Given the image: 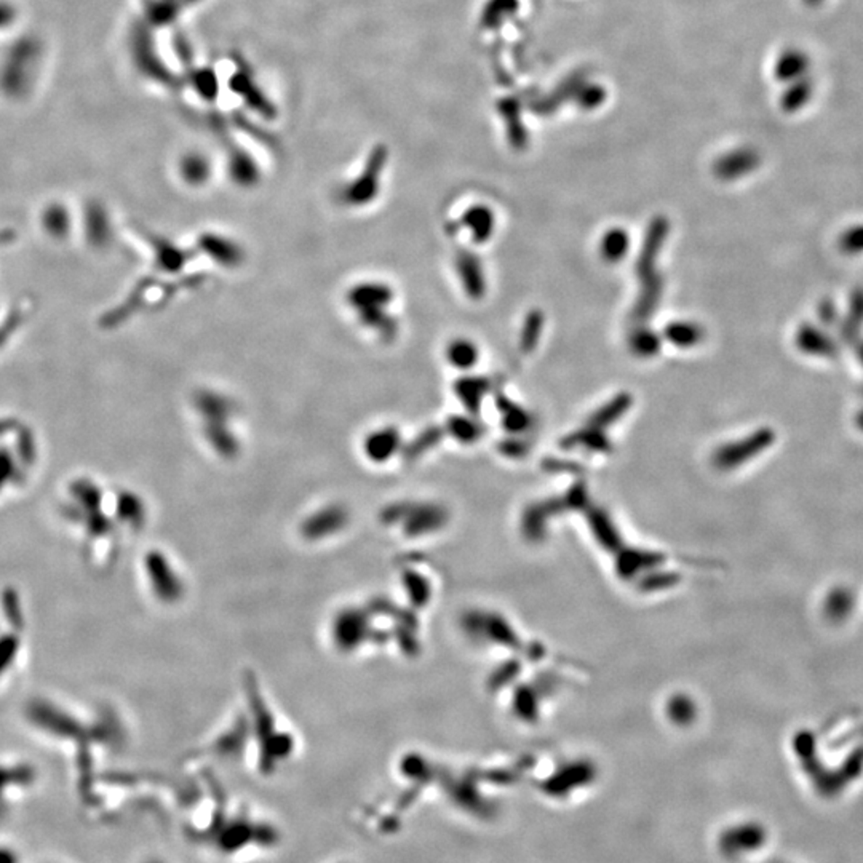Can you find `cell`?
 I'll list each match as a JSON object with an SVG mask.
<instances>
[{"label": "cell", "instance_id": "cell-1", "mask_svg": "<svg viewBox=\"0 0 863 863\" xmlns=\"http://www.w3.org/2000/svg\"><path fill=\"white\" fill-rule=\"evenodd\" d=\"M395 290L381 280H363L346 293V303L365 330L376 334L383 342L392 341L400 333V320L391 313Z\"/></svg>", "mask_w": 863, "mask_h": 863}, {"label": "cell", "instance_id": "cell-2", "mask_svg": "<svg viewBox=\"0 0 863 863\" xmlns=\"http://www.w3.org/2000/svg\"><path fill=\"white\" fill-rule=\"evenodd\" d=\"M194 408L211 450L225 459L237 456L240 440L233 422L239 408L233 397L216 389H200L194 395Z\"/></svg>", "mask_w": 863, "mask_h": 863}, {"label": "cell", "instance_id": "cell-3", "mask_svg": "<svg viewBox=\"0 0 863 863\" xmlns=\"http://www.w3.org/2000/svg\"><path fill=\"white\" fill-rule=\"evenodd\" d=\"M384 170V154L371 155L370 162L354 181L341 188L338 198L346 208H366L370 207L381 192V174Z\"/></svg>", "mask_w": 863, "mask_h": 863}, {"label": "cell", "instance_id": "cell-4", "mask_svg": "<svg viewBox=\"0 0 863 863\" xmlns=\"http://www.w3.org/2000/svg\"><path fill=\"white\" fill-rule=\"evenodd\" d=\"M197 250L225 269L240 268L247 260V251L240 242L213 231H205L197 237Z\"/></svg>", "mask_w": 863, "mask_h": 863}, {"label": "cell", "instance_id": "cell-5", "mask_svg": "<svg viewBox=\"0 0 863 863\" xmlns=\"http://www.w3.org/2000/svg\"><path fill=\"white\" fill-rule=\"evenodd\" d=\"M403 438L399 427L383 426L371 430L363 440V453L373 464H385L403 450Z\"/></svg>", "mask_w": 863, "mask_h": 863}, {"label": "cell", "instance_id": "cell-6", "mask_svg": "<svg viewBox=\"0 0 863 863\" xmlns=\"http://www.w3.org/2000/svg\"><path fill=\"white\" fill-rule=\"evenodd\" d=\"M454 268L459 277V282L462 285L467 298L471 301H480L487 295V277L483 270V264L480 261L479 256L471 250H459L454 258Z\"/></svg>", "mask_w": 863, "mask_h": 863}, {"label": "cell", "instance_id": "cell-7", "mask_svg": "<svg viewBox=\"0 0 863 863\" xmlns=\"http://www.w3.org/2000/svg\"><path fill=\"white\" fill-rule=\"evenodd\" d=\"M668 231H670V223L665 216H656V218L651 219V223L647 225V231H646L638 260L635 264V270H637V276L639 278H645V277L651 276L653 272H656V262L659 258L660 250L667 240Z\"/></svg>", "mask_w": 863, "mask_h": 863}, {"label": "cell", "instance_id": "cell-8", "mask_svg": "<svg viewBox=\"0 0 863 863\" xmlns=\"http://www.w3.org/2000/svg\"><path fill=\"white\" fill-rule=\"evenodd\" d=\"M772 438H774V436H772L771 430L762 428V430L754 432V434L740 440V442L726 445L715 454V464L721 469H729V467L742 464L748 457L754 456L760 451L764 450L766 446H770Z\"/></svg>", "mask_w": 863, "mask_h": 863}, {"label": "cell", "instance_id": "cell-9", "mask_svg": "<svg viewBox=\"0 0 863 863\" xmlns=\"http://www.w3.org/2000/svg\"><path fill=\"white\" fill-rule=\"evenodd\" d=\"M665 288V280L656 270L651 276L641 278V288H639L638 298L631 309L630 319L635 323H645L646 320L653 317Z\"/></svg>", "mask_w": 863, "mask_h": 863}, {"label": "cell", "instance_id": "cell-10", "mask_svg": "<svg viewBox=\"0 0 863 863\" xmlns=\"http://www.w3.org/2000/svg\"><path fill=\"white\" fill-rule=\"evenodd\" d=\"M366 630L368 624L363 612L356 610L344 611L334 621V641L338 646H341L342 649H354L365 641Z\"/></svg>", "mask_w": 863, "mask_h": 863}, {"label": "cell", "instance_id": "cell-11", "mask_svg": "<svg viewBox=\"0 0 863 863\" xmlns=\"http://www.w3.org/2000/svg\"><path fill=\"white\" fill-rule=\"evenodd\" d=\"M459 225L471 233V239L477 245H483L493 237L496 216L487 205H471L462 213Z\"/></svg>", "mask_w": 863, "mask_h": 863}, {"label": "cell", "instance_id": "cell-12", "mask_svg": "<svg viewBox=\"0 0 863 863\" xmlns=\"http://www.w3.org/2000/svg\"><path fill=\"white\" fill-rule=\"evenodd\" d=\"M348 514L339 506L321 508L317 514L309 516L303 524V534L309 539H321L344 528Z\"/></svg>", "mask_w": 863, "mask_h": 863}, {"label": "cell", "instance_id": "cell-13", "mask_svg": "<svg viewBox=\"0 0 863 863\" xmlns=\"http://www.w3.org/2000/svg\"><path fill=\"white\" fill-rule=\"evenodd\" d=\"M493 383L491 379L483 376H462L454 381L453 391L456 393L457 400L464 405L469 413L477 416L481 409L483 399L491 391Z\"/></svg>", "mask_w": 863, "mask_h": 863}, {"label": "cell", "instance_id": "cell-14", "mask_svg": "<svg viewBox=\"0 0 863 863\" xmlns=\"http://www.w3.org/2000/svg\"><path fill=\"white\" fill-rule=\"evenodd\" d=\"M631 403H633V399H631L630 393H619L614 399L606 401L602 408H598L595 413L590 416L587 426L600 428V430L610 427L630 409Z\"/></svg>", "mask_w": 863, "mask_h": 863}, {"label": "cell", "instance_id": "cell-15", "mask_svg": "<svg viewBox=\"0 0 863 863\" xmlns=\"http://www.w3.org/2000/svg\"><path fill=\"white\" fill-rule=\"evenodd\" d=\"M446 436H453L454 440L461 443H475L481 438L485 427L481 422L475 419V416H464V414H454L446 419V424L443 426Z\"/></svg>", "mask_w": 863, "mask_h": 863}, {"label": "cell", "instance_id": "cell-16", "mask_svg": "<svg viewBox=\"0 0 863 863\" xmlns=\"http://www.w3.org/2000/svg\"><path fill=\"white\" fill-rule=\"evenodd\" d=\"M664 336L675 348H691L704 341L705 331L694 321H672L664 330Z\"/></svg>", "mask_w": 863, "mask_h": 863}, {"label": "cell", "instance_id": "cell-17", "mask_svg": "<svg viewBox=\"0 0 863 863\" xmlns=\"http://www.w3.org/2000/svg\"><path fill=\"white\" fill-rule=\"evenodd\" d=\"M445 357L456 370L469 371L479 363V348L467 338H456L446 346Z\"/></svg>", "mask_w": 863, "mask_h": 863}, {"label": "cell", "instance_id": "cell-18", "mask_svg": "<svg viewBox=\"0 0 863 863\" xmlns=\"http://www.w3.org/2000/svg\"><path fill=\"white\" fill-rule=\"evenodd\" d=\"M445 436H446V432H445L443 426H428L414 436L411 442L403 445V450H401L403 457L407 459L408 462L416 461L432 448H436V445L442 442Z\"/></svg>", "mask_w": 863, "mask_h": 863}, {"label": "cell", "instance_id": "cell-19", "mask_svg": "<svg viewBox=\"0 0 863 863\" xmlns=\"http://www.w3.org/2000/svg\"><path fill=\"white\" fill-rule=\"evenodd\" d=\"M496 408L501 413L504 427L508 432H523L531 426V416L528 411H524L522 407H518L512 400L506 397L504 393H498L496 397Z\"/></svg>", "mask_w": 863, "mask_h": 863}, {"label": "cell", "instance_id": "cell-20", "mask_svg": "<svg viewBox=\"0 0 863 863\" xmlns=\"http://www.w3.org/2000/svg\"><path fill=\"white\" fill-rule=\"evenodd\" d=\"M629 248H630L629 233L621 227H614L603 235L600 251L604 261L614 264L624 260L625 254L629 253Z\"/></svg>", "mask_w": 863, "mask_h": 863}, {"label": "cell", "instance_id": "cell-21", "mask_svg": "<svg viewBox=\"0 0 863 863\" xmlns=\"http://www.w3.org/2000/svg\"><path fill=\"white\" fill-rule=\"evenodd\" d=\"M561 445H563L565 448H576V446L582 445V446H586L587 450L608 451L610 450L611 442L608 440V436L603 434V430L587 426V427L581 428V430H577V432H574L571 436L563 438Z\"/></svg>", "mask_w": 863, "mask_h": 863}, {"label": "cell", "instance_id": "cell-22", "mask_svg": "<svg viewBox=\"0 0 863 863\" xmlns=\"http://www.w3.org/2000/svg\"><path fill=\"white\" fill-rule=\"evenodd\" d=\"M155 248H157V260L160 266L168 272H181L192 258L184 248L178 247L172 242H163V240L155 242Z\"/></svg>", "mask_w": 863, "mask_h": 863}, {"label": "cell", "instance_id": "cell-23", "mask_svg": "<svg viewBox=\"0 0 863 863\" xmlns=\"http://www.w3.org/2000/svg\"><path fill=\"white\" fill-rule=\"evenodd\" d=\"M754 165V157L752 154L737 153L727 155L725 159L719 160L715 168V173L718 174L725 181H733L742 174L748 173Z\"/></svg>", "mask_w": 863, "mask_h": 863}, {"label": "cell", "instance_id": "cell-24", "mask_svg": "<svg viewBox=\"0 0 863 863\" xmlns=\"http://www.w3.org/2000/svg\"><path fill=\"white\" fill-rule=\"evenodd\" d=\"M629 344H630L631 352H633L635 356L639 357V358H651V357H656L659 354L660 348H662L659 334L656 333L654 330H649V328L646 327L637 328V330L630 334Z\"/></svg>", "mask_w": 863, "mask_h": 863}, {"label": "cell", "instance_id": "cell-25", "mask_svg": "<svg viewBox=\"0 0 863 863\" xmlns=\"http://www.w3.org/2000/svg\"><path fill=\"white\" fill-rule=\"evenodd\" d=\"M542 330H544V313L534 309L526 315L524 323H523L522 334H520L522 352L531 354L537 348V344L541 341V336H542Z\"/></svg>", "mask_w": 863, "mask_h": 863}, {"label": "cell", "instance_id": "cell-26", "mask_svg": "<svg viewBox=\"0 0 863 863\" xmlns=\"http://www.w3.org/2000/svg\"><path fill=\"white\" fill-rule=\"evenodd\" d=\"M211 168L208 160L200 155H190L182 163V178L189 186L200 188L210 181Z\"/></svg>", "mask_w": 863, "mask_h": 863}, {"label": "cell", "instance_id": "cell-27", "mask_svg": "<svg viewBox=\"0 0 863 863\" xmlns=\"http://www.w3.org/2000/svg\"><path fill=\"white\" fill-rule=\"evenodd\" d=\"M797 344L798 348L806 352V354H814V356H823L825 352L830 350V346H828L827 341L822 338V334H819L817 330H814L813 327L806 325V327L801 328L798 331V336H797Z\"/></svg>", "mask_w": 863, "mask_h": 863}, {"label": "cell", "instance_id": "cell-28", "mask_svg": "<svg viewBox=\"0 0 863 863\" xmlns=\"http://www.w3.org/2000/svg\"><path fill=\"white\" fill-rule=\"evenodd\" d=\"M838 245L842 253L849 256H859L863 254V225H854L848 227L840 235Z\"/></svg>", "mask_w": 863, "mask_h": 863}, {"label": "cell", "instance_id": "cell-29", "mask_svg": "<svg viewBox=\"0 0 863 863\" xmlns=\"http://www.w3.org/2000/svg\"><path fill=\"white\" fill-rule=\"evenodd\" d=\"M405 581H407V587H421V579L416 577V574L408 573L407 576H405ZM408 594L413 595L414 603H419V604L426 603L424 600H426V594H427V592H426L424 588H414V590L408 592Z\"/></svg>", "mask_w": 863, "mask_h": 863}, {"label": "cell", "instance_id": "cell-30", "mask_svg": "<svg viewBox=\"0 0 863 863\" xmlns=\"http://www.w3.org/2000/svg\"><path fill=\"white\" fill-rule=\"evenodd\" d=\"M501 450L504 451L506 454H508V456H512V454L515 456L518 453H522L523 445L520 442H516V440H507V442L502 443Z\"/></svg>", "mask_w": 863, "mask_h": 863}]
</instances>
